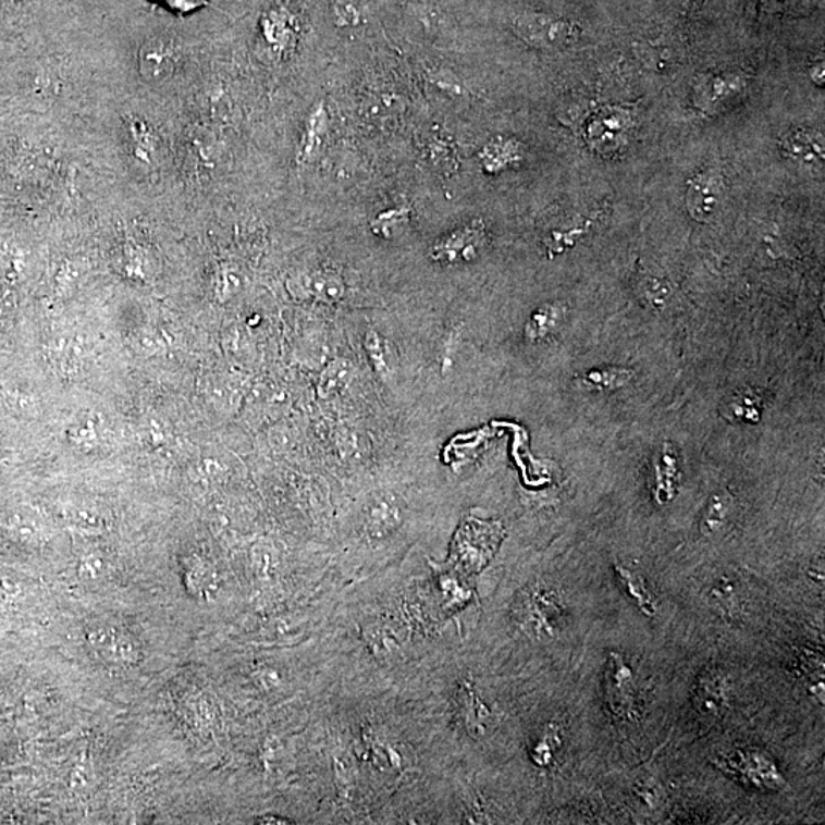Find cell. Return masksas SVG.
<instances>
[{
	"label": "cell",
	"instance_id": "9a60e30c",
	"mask_svg": "<svg viewBox=\"0 0 825 825\" xmlns=\"http://www.w3.org/2000/svg\"><path fill=\"white\" fill-rule=\"evenodd\" d=\"M760 760H762V759H760V755H756L754 764L759 763ZM749 769H755V766H751V767H749ZM754 774H756L755 771H749L748 778L749 779H754Z\"/></svg>",
	"mask_w": 825,
	"mask_h": 825
},
{
	"label": "cell",
	"instance_id": "4fadbf2b",
	"mask_svg": "<svg viewBox=\"0 0 825 825\" xmlns=\"http://www.w3.org/2000/svg\"><path fill=\"white\" fill-rule=\"evenodd\" d=\"M134 343L136 349L146 355L162 354L168 349L165 336L159 334L157 329H143V331L136 332Z\"/></svg>",
	"mask_w": 825,
	"mask_h": 825
},
{
	"label": "cell",
	"instance_id": "5b68a950",
	"mask_svg": "<svg viewBox=\"0 0 825 825\" xmlns=\"http://www.w3.org/2000/svg\"><path fill=\"white\" fill-rule=\"evenodd\" d=\"M786 157L804 165H821L824 162V138L812 128H797L781 139Z\"/></svg>",
	"mask_w": 825,
	"mask_h": 825
},
{
	"label": "cell",
	"instance_id": "5bb4252c",
	"mask_svg": "<svg viewBox=\"0 0 825 825\" xmlns=\"http://www.w3.org/2000/svg\"><path fill=\"white\" fill-rule=\"evenodd\" d=\"M155 2L162 3L169 10L180 14L193 13V11L207 5V0H155Z\"/></svg>",
	"mask_w": 825,
	"mask_h": 825
},
{
	"label": "cell",
	"instance_id": "ba28073f",
	"mask_svg": "<svg viewBox=\"0 0 825 825\" xmlns=\"http://www.w3.org/2000/svg\"><path fill=\"white\" fill-rule=\"evenodd\" d=\"M633 378V372L624 367H604V369L590 370L582 377L586 387L589 390H618L627 385Z\"/></svg>",
	"mask_w": 825,
	"mask_h": 825
},
{
	"label": "cell",
	"instance_id": "8fae6325",
	"mask_svg": "<svg viewBox=\"0 0 825 825\" xmlns=\"http://www.w3.org/2000/svg\"><path fill=\"white\" fill-rule=\"evenodd\" d=\"M729 514V498L726 495L717 494L707 503V509L702 520V532L706 535L717 532L725 524Z\"/></svg>",
	"mask_w": 825,
	"mask_h": 825
},
{
	"label": "cell",
	"instance_id": "52a82bcc",
	"mask_svg": "<svg viewBox=\"0 0 825 825\" xmlns=\"http://www.w3.org/2000/svg\"><path fill=\"white\" fill-rule=\"evenodd\" d=\"M564 318V306L558 303H549V305L541 306L537 309L526 325L525 334L532 342L537 340L546 338L552 332L558 328Z\"/></svg>",
	"mask_w": 825,
	"mask_h": 825
},
{
	"label": "cell",
	"instance_id": "8992f818",
	"mask_svg": "<svg viewBox=\"0 0 825 825\" xmlns=\"http://www.w3.org/2000/svg\"><path fill=\"white\" fill-rule=\"evenodd\" d=\"M616 575L620 586H623L624 592L635 601L639 611L645 616L656 615V605H654L653 596H651L650 590L647 589L645 582L635 571L628 570L627 567L616 566Z\"/></svg>",
	"mask_w": 825,
	"mask_h": 825
},
{
	"label": "cell",
	"instance_id": "30bf717a",
	"mask_svg": "<svg viewBox=\"0 0 825 825\" xmlns=\"http://www.w3.org/2000/svg\"><path fill=\"white\" fill-rule=\"evenodd\" d=\"M760 396L754 395L751 392L737 393L734 395V399L726 404L725 411L732 415V419H743V421H759Z\"/></svg>",
	"mask_w": 825,
	"mask_h": 825
},
{
	"label": "cell",
	"instance_id": "7a4b0ae2",
	"mask_svg": "<svg viewBox=\"0 0 825 825\" xmlns=\"http://www.w3.org/2000/svg\"><path fill=\"white\" fill-rule=\"evenodd\" d=\"M725 196V177L717 170H705L688 183L687 208L699 222L713 221Z\"/></svg>",
	"mask_w": 825,
	"mask_h": 825
},
{
	"label": "cell",
	"instance_id": "6da1fadb",
	"mask_svg": "<svg viewBox=\"0 0 825 825\" xmlns=\"http://www.w3.org/2000/svg\"><path fill=\"white\" fill-rule=\"evenodd\" d=\"M514 32L526 44L544 49L567 47L580 36V29L571 22L537 13L518 16L514 22Z\"/></svg>",
	"mask_w": 825,
	"mask_h": 825
},
{
	"label": "cell",
	"instance_id": "3957f363",
	"mask_svg": "<svg viewBox=\"0 0 825 825\" xmlns=\"http://www.w3.org/2000/svg\"><path fill=\"white\" fill-rule=\"evenodd\" d=\"M605 692L613 714L627 717L631 713L635 703L633 673L618 653L608 656Z\"/></svg>",
	"mask_w": 825,
	"mask_h": 825
},
{
	"label": "cell",
	"instance_id": "9c48e42d",
	"mask_svg": "<svg viewBox=\"0 0 825 825\" xmlns=\"http://www.w3.org/2000/svg\"><path fill=\"white\" fill-rule=\"evenodd\" d=\"M66 439L72 446L82 450V452H94L101 444L100 431H98L97 422L93 419L72 423L66 430Z\"/></svg>",
	"mask_w": 825,
	"mask_h": 825
},
{
	"label": "cell",
	"instance_id": "277c9868",
	"mask_svg": "<svg viewBox=\"0 0 825 825\" xmlns=\"http://www.w3.org/2000/svg\"><path fill=\"white\" fill-rule=\"evenodd\" d=\"M484 229L479 223L464 226V229L454 231L444 241L439 242L433 249V257L441 262H460V260H472L479 255V249L484 244Z\"/></svg>",
	"mask_w": 825,
	"mask_h": 825
},
{
	"label": "cell",
	"instance_id": "7c38bea8",
	"mask_svg": "<svg viewBox=\"0 0 825 825\" xmlns=\"http://www.w3.org/2000/svg\"><path fill=\"white\" fill-rule=\"evenodd\" d=\"M723 698H725V691H723V684L717 677L707 676L705 680H702L699 691L700 711L706 714L715 713L717 707L722 705Z\"/></svg>",
	"mask_w": 825,
	"mask_h": 825
}]
</instances>
